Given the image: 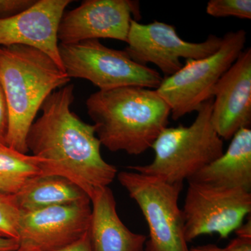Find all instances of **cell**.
Here are the masks:
<instances>
[{
    "mask_svg": "<svg viewBox=\"0 0 251 251\" xmlns=\"http://www.w3.org/2000/svg\"><path fill=\"white\" fill-rule=\"evenodd\" d=\"M74 99V85L52 92L29 128L26 143L28 151L42 160L44 175L66 178L91 198L97 190L108 187L118 171L102 157L94 125L71 110Z\"/></svg>",
    "mask_w": 251,
    "mask_h": 251,
    "instance_id": "6da1fadb",
    "label": "cell"
},
{
    "mask_svg": "<svg viewBox=\"0 0 251 251\" xmlns=\"http://www.w3.org/2000/svg\"><path fill=\"white\" fill-rule=\"evenodd\" d=\"M86 107L100 144L129 155L151 148L171 116V108L156 90L133 86L97 91Z\"/></svg>",
    "mask_w": 251,
    "mask_h": 251,
    "instance_id": "7a4b0ae2",
    "label": "cell"
},
{
    "mask_svg": "<svg viewBox=\"0 0 251 251\" xmlns=\"http://www.w3.org/2000/svg\"><path fill=\"white\" fill-rule=\"evenodd\" d=\"M70 80L65 71L39 50L0 46V85L9 117L7 146L29 152L27 133L38 112L52 92L69 85Z\"/></svg>",
    "mask_w": 251,
    "mask_h": 251,
    "instance_id": "3957f363",
    "label": "cell"
},
{
    "mask_svg": "<svg viewBox=\"0 0 251 251\" xmlns=\"http://www.w3.org/2000/svg\"><path fill=\"white\" fill-rule=\"evenodd\" d=\"M213 98L197 110L196 120L188 126L165 128L155 140L153 161L144 166H128L142 174L161 178L167 182L189 181L224 153V141L212 122Z\"/></svg>",
    "mask_w": 251,
    "mask_h": 251,
    "instance_id": "277c9868",
    "label": "cell"
},
{
    "mask_svg": "<svg viewBox=\"0 0 251 251\" xmlns=\"http://www.w3.org/2000/svg\"><path fill=\"white\" fill-rule=\"evenodd\" d=\"M246 41L244 29L229 31L214 53L204 58L186 59L178 72L163 77L156 91L171 108L173 120L197 112L204 102L213 98L216 83L244 50Z\"/></svg>",
    "mask_w": 251,
    "mask_h": 251,
    "instance_id": "5b68a950",
    "label": "cell"
},
{
    "mask_svg": "<svg viewBox=\"0 0 251 251\" xmlns=\"http://www.w3.org/2000/svg\"><path fill=\"white\" fill-rule=\"evenodd\" d=\"M117 176L148 223L150 239L145 251H189L178 204L183 183L172 184L135 171H122Z\"/></svg>",
    "mask_w": 251,
    "mask_h": 251,
    "instance_id": "8992f818",
    "label": "cell"
},
{
    "mask_svg": "<svg viewBox=\"0 0 251 251\" xmlns=\"http://www.w3.org/2000/svg\"><path fill=\"white\" fill-rule=\"evenodd\" d=\"M59 51L68 76L90 81L99 90L130 86L156 90L163 79L154 69L134 62L125 50L110 49L99 40L59 44Z\"/></svg>",
    "mask_w": 251,
    "mask_h": 251,
    "instance_id": "52a82bcc",
    "label": "cell"
},
{
    "mask_svg": "<svg viewBox=\"0 0 251 251\" xmlns=\"http://www.w3.org/2000/svg\"><path fill=\"white\" fill-rule=\"evenodd\" d=\"M188 182L181 209L187 243L204 234H218L226 239L250 215L251 192L191 180Z\"/></svg>",
    "mask_w": 251,
    "mask_h": 251,
    "instance_id": "ba28073f",
    "label": "cell"
},
{
    "mask_svg": "<svg viewBox=\"0 0 251 251\" xmlns=\"http://www.w3.org/2000/svg\"><path fill=\"white\" fill-rule=\"evenodd\" d=\"M125 51L138 64L156 65L165 75L171 76L184 64L181 59H199L214 53L222 43V37L209 35L203 42L183 40L173 25L154 21L142 24L132 20Z\"/></svg>",
    "mask_w": 251,
    "mask_h": 251,
    "instance_id": "9c48e42d",
    "label": "cell"
},
{
    "mask_svg": "<svg viewBox=\"0 0 251 251\" xmlns=\"http://www.w3.org/2000/svg\"><path fill=\"white\" fill-rule=\"evenodd\" d=\"M91 214V201L21 212L20 248L51 251L70 245L88 232Z\"/></svg>",
    "mask_w": 251,
    "mask_h": 251,
    "instance_id": "30bf717a",
    "label": "cell"
},
{
    "mask_svg": "<svg viewBox=\"0 0 251 251\" xmlns=\"http://www.w3.org/2000/svg\"><path fill=\"white\" fill-rule=\"evenodd\" d=\"M140 16L139 2L130 0H85L63 15L57 38L60 44L112 39L126 42L133 18Z\"/></svg>",
    "mask_w": 251,
    "mask_h": 251,
    "instance_id": "8fae6325",
    "label": "cell"
},
{
    "mask_svg": "<svg viewBox=\"0 0 251 251\" xmlns=\"http://www.w3.org/2000/svg\"><path fill=\"white\" fill-rule=\"evenodd\" d=\"M72 2L71 0H39L21 12L0 17V46L34 48L45 52L64 69L57 31L64 11Z\"/></svg>",
    "mask_w": 251,
    "mask_h": 251,
    "instance_id": "7c38bea8",
    "label": "cell"
},
{
    "mask_svg": "<svg viewBox=\"0 0 251 251\" xmlns=\"http://www.w3.org/2000/svg\"><path fill=\"white\" fill-rule=\"evenodd\" d=\"M211 122L222 139L251 124V49L244 50L212 92Z\"/></svg>",
    "mask_w": 251,
    "mask_h": 251,
    "instance_id": "4fadbf2b",
    "label": "cell"
},
{
    "mask_svg": "<svg viewBox=\"0 0 251 251\" xmlns=\"http://www.w3.org/2000/svg\"><path fill=\"white\" fill-rule=\"evenodd\" d=\"M92 214L89 237L93 251H145L147 237L131 232L117 212L110 188L97 190L90 198Z\"/></svg>",
    "mask_w": 251,
    "mask_h": 251,
    "instance_id": "5bb4252c",
    "label": "cell"
},
{
    "mask_svg": "<svg viewBox=\"0 0 251 251\" xmlns=\"http://www.w3.org/2000/svg\"><path fill=\"white\" fill-rule=\"evenodd\" d=\"M220 187L251 190V130L242 128L232 138L226 153L189 181Z\"/></svg>",
    "mask_w": 251,
    "mask_h": 251,
    "instance_id": "9a60e30c",
    "label": "cell"
},
{
    "mask_svg": "<svg viewBox=\"0 0 251 251\" xmlns=\"http://www.w3.org/2000/svg\"><path fill=\"white\" fill-rule=\"evenodd\" d=\"M21 212L90 201L87 193L72 181L57 175H39L14 195Z\"/></svg>",
    "mask_w": 251,
    "mask_h": 251,
    "instance_id": "2e32d148",
    "label": "cell"
},
{
    "mask_svg": "<svg viewBox=\"0 0 251 251\" xmlns=\"http://www.w3.org/2000/svg\"><path fill=\"white\" fill-rule=\"evenodd\" d=\"M42 160L0 144V192L14 195L43 173Z\"/></svg>",
    "mask_w": 251,
    "mask_h": 251,
    "instance_id": "e0dca14e",
    "label": "cell"
},
{
    "mask_svg": "<svg viewBox=\"0 0 251 251\" xmlns=\"http://www.w3.org/2000/svg\"><path fill=\"white\" fill-rule=\"evenodd\" d=\"M21 211L14 195L0 192V238L18 242V227Z\"/></svg>",
    "mask_w": 251,
    "mask_h": 251,
    "instance_id": "ac0fdd59",
    "label": "cell"
},
{
    "mask_svg": "<svg viewBox=\"0 0 251 251\" xmlns=\"http://www.w3.org/2000/svg\"><path fill=\"white\" fill-rule=\"evenodd\" d=\"M208 15L215 18L236 17L251 19V0H210L206 4Z\"/></svg>",
    "mask_w": 251,
    "mask_h": 251,
    "instance_id": "d6986e66",
    "label": "cell"
},
{
    "mask_svg": "<svg viewBox=\"0 0 251 251\" xmlns=\"http://www.w3.org/2000/svg\"><path fill=\"white\" fill-rule=\"evenodd\" d=\"M34 2L33 0H0V17H6L21 12Z\"/></svg>",
    "mask_w": 251,
    "mask_h": 251,
    "instance_id": "ffe728a7",
    "label": "cell"
},
{
    "mask_svg": "<svg viewBox=\"0 0 251 251\" xmlns=\"http://www.w3.org/2000/svg\"><path fill=\"white\" fill-rule=\"evenodd\" d=\"M8 123H9V117H8L7 106L5 100L4 92L0 85V144L6 145Z\"/></svg>",
    "mask_w": 251,
    "mask_h": 251,
    "instance_id": "44dd1931",
    "label": "cell"
},
{
    "mask_svg": "<svg viewBox=\"0 0 251 251\" xmlns=\"http://www.w3.org/2000/svg\"><path fill=\"white\" fill-rule=\"evenodd\" d=\"M236 234L237 237L225 248V251H251V235Z\"/></svg>",
    "mask_w": 251,
    "mask_h": 251,
    "instance_id": "7402d4cb",
    "label": "cell"
},
{
    "mask_svg": "<svg viewBox=\"0 0 251 251\" xmlns=\"http://www.w3.org/2000/svg\"><path fill=\"white\" fill-rule=\"evenodd\" d=\"M51 251H92V245H91L89 233H86L83 237L76 242L73 243L67 247L61 248L57 250Z\"/></svg>",
    "mask_w": 251,
    "mask_h": 251,
    "instance_id": "603a6c76",
    "label": "cell"
},
{
    "mask_svg": "<svg viewBox=\"0 0 251 251\" xmlns=\"http://www.w3.org/2000/svg\"><path fill=\"white\" fill-rule=\"evenodd\" d=\"M19 247L18 241L0 238V251H14L19 249Z\"/></svg>",
    "mask_w": 251,
    "mask_h": 251,
    "instance_id": "cb8c5ba5",
    "label": "cell"
},
{
    "mask_svg": "<svg viewBox=\"0 0 251 251\" xmlns=\"http://www.w3.org/2000/svg\"><path fill=\"white\" fill-rule=\"evenodd\" d=\"M189 251H225L224 249L217 247L214 244H206V245L199 246L189 249Z\"/></svg>",
    "mask_w": 251,
    "mask_h": 251,
    "instance_id": "d4e9b609",
    "label": "cell"
},
{
    "mask_svg": "<svg viewBox=\"0 0 251 251\" xmlns=\"http://www.w3.org/2000/svg\"><path fill=\"white\" fill-rule=\"evenodd\" d=\"M14 251H27L26 250H25V249H21V248L19 247V249H17V250Z\"/></svg>",
    "mask_w": 251,
    "mask_h": 251,
    "instance_id": "484cf974",
    "label": "cell"
}]
</instances>
